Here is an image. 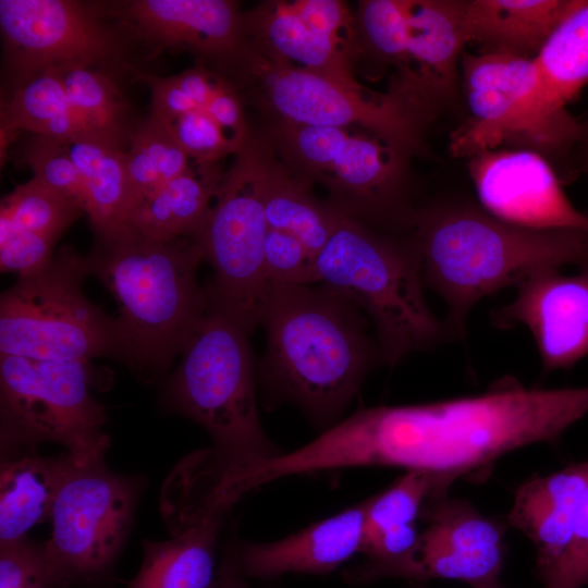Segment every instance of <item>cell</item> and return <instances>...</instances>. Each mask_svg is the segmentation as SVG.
<instances>
[{
    "label": "cell",
    "mask_w": 588,
    "mask_h": 588,
    "mask_svg": "<svg viewBox=\"0 0 588 588\" xmlns=\"http://www.w3.org/2000/svg\"><path fill=\"white\" fill-rule=\"evenodd\" d=\"M588 413V387L528 388L514 379L477 395L359 409L293 451L297 474L355 466L487 476L503 455L553 443Z\"/></svg>",
    "instance_id": "obj_1"
},
{
    "label": "cell",
    "mask_w": 588,
    "mask_h": 588,
    "mask_svg": "<svg viewBox=\"0 0 588 588\" xmlns=\"http://www.w3.org/2000/svg\"><path fill=\"white\" fill-rule=\"evenodd\" d=\"M411 238L425 286L445 302L449 341L466 335L475 305L547 270L588 267V233L504 222L481 207L448 200L413 212Z\"/></svg>",
    "instance_id": "obj_2"
},
{
    "label": "cell",
    "mask_w": 588,
    "mask_h": 588,
    "mask_svg": "<svg viewBox=\"0 0 588 588\" xmlns=\"http://www.w3.org/2000/svg\"><path fill=\"white\" fill-rule=\"evenodd\" d=\"M260 324L267 336L265 389L326 429L384 359L362 311L320 284L270 283Z\"/></svg>",
    "instance_id": "obj_3"
},
{
    "label": "cell",
    "mask_w": 588,
    "mask_h": 588,
    "mask_svg": "<svg viewBox=\"0 0 588 588\" xmlns=\"http://www.w3.org/2000/svg\"><path fill=\"white\" fill-rule=\"evenodd\" d=\"M87 259L90 275L118 306L119 360L144 381L159 380L209 311L207 291L197 281L200 245L188 236L150 238L125 225L95 236Z\"/></svg>",
    "instance_id": "obj_4"
},
{
    "label": "cell",
    "mask_w": 588,
    "mask_h": 588,
    "mask_svg": "<svg viewBox=\"0 0 588 588\" xmlns=\"http://www.w3.org/2000/svg\"><path fill=\"white\" fill-rule=\"evenodd\" d=\"M248 335L237 321L209 307L160 396L162 408L208 432L212 444L200 451L236 500L240 478L283 453L260 421Z\"/></svg>",
    "instance_id": "obj_5"
},
{
    "label": "cell",
    "mask_w": 588,
    "mask_h": 588,
    "mask_svg": "<svg viewBox=\"0 0 588 588\" xmlns=\"http://www.w3.org/2000/svg\"><path fill=\"white\" fill-rule=\"evenodd\" d=\"M313 283L369 318L387 365L449 341L444 321L424 296L420 260L409 235L379 233L343 216L315 259Z\"/></svg>",
    "instance_id": "obj_6"
},
{
    "label": "cell",
    "mask_w": 588,
    "mask_h": 588,
    "mask_svg": "<svg viewBox=\"0 0 588 588\" xmlns=\"http://www.w3.org/2000/svg\"><path fill=\"white\" fill-rule=\"evenodd\" d=\"M234 76L230 83L244 88L278 123L344 127L359 125L387 144L411 152L419 144L428 107L411 89L399 84L380 99H368L331 76L274 61L244 40L218 65Z\"/></svg>",
    "instance_id": "obj_7"
},
{
    "label": "cell",
    "mask_w": 588,
    "mask_h": 588,
    "mask_svg": "<svg viewBox=\"0 0 588 588\" xmlns=\"http://www.w3.org/2000/svg\"><path fill=\"white\" fill-rule=\"evenodd\" d=\"M87 255L63 245L41 268L19 275L0 296V355L37 360L119 359L114 318L83 292Z\"/></svg>",
    "instance_id": "obj_8"
},
{
    "label": "cell",
    "mask_w": 588,
    "mask_h": 588,
    "mask_svg": "<svg viewBox=\"0 0 588 588\" xmlns=\"http://www.w3.org/2000/svg\"><path fill=\"white\" fill-rule=\"evenodd\" d=\"M90 384L89 362L0 355L1 457L54 443L78 465L103 461L107 415Z\"/></svg>",
    "instance_id": "obj_9"
},
{
    "label": "cell",
    "mask_w": 588,
    "mask_h": 588,
    "mask_svg": "<svg viewBox=\"0 0 588 588\" xmlns=\"http://www.w3.org/2000/svg\"><path fill=\"white\" fill-rule=\"evenodd\" d=\"M144 478L118 474L105 461L65 476L51 511L44 559L53 588H108L132 528Z\"/></svg>",
    "instance_id": "obj_10"
},
{
    "label": "cell",
    "mask_w": 588,
    "mask_h": 588,
    "mask_svg": "<svg viewBox=\"0 0 588 588\" xmlns=\"http://www.w3.org/2000/svg\"><path fill=\"white\" fill-rule=\"evenodd\" d=\"M262 150L249 138L236 154L206 220L192 236L213 270L206 287L210 308L231 317L249 334L260 324L271 283L264 255Z\"/></svg>",
    "instance_id": "obj_11"
},
{
    "label": "cell",
    "mask_w": 588,
    "mask_h": 588,
    "mask_svg": "<svg viewBox=\"0 0 588 588\" xmlns=\"http://www.w3.org/2000/svg\"><path fill=\"white\" fill-rule=\"evenodd\" d=\"M273 138L294 175L326 185L332 204L346 217L407 223L402 161L406 152L378 137L344 127L278 123Z\"/></svg>",
    "instance_id": "obj_12"
},
{
    "label": "cell",
    "mask_w": 588,
    "mask_h": 588,
    "mask_svg": "<svg viewBox=\"0 0 588 588\" xmlns=\"http://www.w3.org/2000/svg\"><path fill=\"white\" fill-rule=\"evenodd\" d=\"M460 64L471 119L452 134V155L469 158L512 143L542 156L575 149L542 113L534 58L464 51Z\"/></svg>",
    "instance_id": "obj_13"
},
{
    "label": "cell",
    "mask_w": 588,
    "mask_h": 588,
    "mask_svg": "<svg viewBox=\"0 0 588 588\" xmlns=\"http://www.w3.org/2000/svg\"><path fill=\"white\" fill-rule=\"evenodd\" d=\"M103 2L0 0V29L12 84L48 69L85 65L119 74L125 32L109 25Z\"/></svg>",
    "instance_id": "obj_14"
},
{
    "label": "cell",
    "mask_w": 588,
    "mask_h": 588,
    "mask_svg": "<svg viewBox=\"0 0 588 588\" xmlns=\"http://www.w3.org/2000/svg\"><path fill=\"white\" fill-rule=\"evenodd\" d=\"M426 523L412 551L371 572L363 581L401 577L416 583L454 579L476 588L499 579L504 562L505 526L480 513L469 502L430 498L420 514Z\"/></svg>",
    "instance_id": "obj_15"
},
{
    "label": "cell",
    "mask_w": 588,
    "mask_h": 588,
    "mask_svg": "<svg viewBox=\"0 0 588 588\" xmlns=\"http://www.w3.org/2000/svg\"><path fill=\"white\" fill-rule=\"evenodd\" d=\"M477 197L491 216L523 228L588 233V213L575 208L550 162L524 148H494L468 158Z\"/></svg>",
    "instance_id": "obj_16"
},
{
    "label": "cell",
    "mask_w": 588,
    "mask_h": 588,
    "mask_svg": "<svg viewBox=\"0 0 588 588\" xmlns=\"http://www.w3.org/2000/svg\"><path fill=\"white\" fill-rule=\"evenodd\" d=\"M495 328H526L544 372L588 356V267L578 273L539 272L516 287L512 302L491 315Z\"/></svg>",
    "instance_id": "obj_17"
},
{
    "label": "cell",
    "mask_w": 588,
    "mask_h": 588,
    "mask_svg": "<svg viewBox=\"0 0 588 588\" xmlns=\"http://www.w3.org/2000/svg\"><path fill=\"white\" fill-rule=\"evenodd\" d=\"M106 14L148 48L188 51L215 64L243 41L238 3L229 0H124L103 2Z\"/></svg>",
    "instance_id": "obj_18"
},
{
    "label": "cell",
    "mask_w": 588,
    "mask_h": 588,
    "mask_svg": "<svg viewBox=\"0 0 588 588\" xmlns=\"http://www.w3.org/2000/svg\"><path fill=\"white\" fill-rule=\"evenodd\" d=\"M365 511L364 501L283 539L233 546L237 565L249 579L329 574L360 553Z\"/></svg>",
    "instance_id": "obj_19"
},
{
    "label": "cell",
    "mask_w": 588,
    "mask_h": 588,
    "mask_svg": "<svg viewBox=\"0 0 588 588\" xmlns=\"http://www.w3.org/2000/svg\"><path fill=\"white\" fill-rule=\"evenodd\" d=\"M83 209L35 177L1 199L0 269L19 275L45 266L54 246Z\"/></svg>",
    "instance_id": "obj_20"
},
{
    "label": "cell",
    "mask_w": 588,
    "mask_h": 588,
    "mask_svg": "<svg viewBox=\"0 0 588 588\" xmlns=\"http://www.w3.org/2000/svg\"><path fill=\"white\" fill-rule=\"evenodd\" d=\"M242 36L249 47L269 59L362 88L353 76V44L314 29L298 15L292 1L266 2L242 13Z\"/></svg>",
    "instance_id": "obj_21"
},
{
    "label": "cell",
    "mask_w": 588,
    "mask_h": 588,
    "mask_svg": "<svg viewBox=\"0 0 588 588\" xmlns=\"http://www.w3.org/2000/svg\"><path fill=\"white\" fill-rule=\"evenodd\" d=\"M464 7L460 0H412L401 78L414 65L411 85L428 106L455 90L466 46Z\"/></svg>",
    "instance_id": "obj_22"
},
{
    "label": "cell",
    "mask_w": 588,
    "mask_h": 588,
    "mask_svg": "<svg viewBox=\"0 0 588 588\" xmlns=\"http://www.w3.org/2000/svg\"><path fill=\"white\" fill-rule=\"evenodd\" d=\"M587 488L588 462H580L548 476L530 478L515 490L506 523L535 544L539 576L567 546Z\"/></svg>",
    "instance_id": "obj_23"
},
{
    "label": "cell",
    "mask_w": 588,
    "mask_h": 588,
    "mask_svg": "<svg viewBox=\"0 0 588 588\" xmlns=\"http://www.w3.org/2000/svg\"><path fill=\"white\" fill-rule=\"evenodd\" d=\"M576 0H467L466 45L477 53L535 58Z\"/></svg>",
    "instance_id": "obj_24"
},
{
    "label": "cell",
    "mask_w": 588,
    "mask_h": 588,
    "mask_svg": "<svg viewBox=\"0 0 588 588\" xmlns=\"http://www.w3.org/2000/svg\"><path fill=\"white\" fill-rule=\"evenodd\" d=\"M73 464L68 452L42 456L27 450L1 457L0 544L26 538L30 528L51 517L58 491Z\"/></svg>",
    "instance_id": "obj_25"
},
{
    "label": "cell",
    "mask_w": 588,
    "mask_h": 588,
    "mask_svg": "<svg viewBox=\"0 0 588 588\" xmlns=\"http://www.w3.org/2000/svg\"><path fill=\"white\" fill-rule=\"evenodd\" d=\"M534 59L543 115L578 138L579 122L565 106L588 84V0H576Z\"/></svg>",
    "instance_id": "obj_26"
},
{
    "label": "cell",
    "mask_w": 588,
    "mask_h": 588,
    "mask_svg": "<svg viewBox=\"0 0 588 588\" xmlns=\"http://www.w3.org/2000/svg\"><path fill=\"white\" fill-rule=\"evenodd\" d=\"M223 174L216 163L192 162L182 175L138 200L126 225L159 241L194 236L211 209Z\"/></svg>",
    "instance_id": "obj_27"
},
{
    "label": "cell",
    "mask_w": 588,
    "mask_h": 588,
    "mask_svg": "<svg viewBox=\"0 0 588 588\" xmlns=\"http://www.w3.org/2000/svg\"><path fill=\"white\" fill-rule=\"evenodd\" d=\"M226 515L173 534L163 541L143 540V561L127 588H210L219 563L217 548Z\"/></svg>",
    "instance_id": "obj_28"
},
{
    "label": "cell",
    "mask_w": 588,
    "mask_h": 588,
    "mask_svg": "<svg viewBox=\"0 0 588 588\" xmlns=\"http://www.w3.org/2000/svg\"><path fill=\"white\" fill-rule=\"evenodd\" d=\"M63 144L83 177L85 213L95 236L117 233L126 225L133 203L124 144L103 136L70 138Z\"/></svg>",
    "instance_id": "obj_29"
},
{
    "label": "cell",
    "mask_w": 588,
    "mask_h": 588,
    "mask_svg": "<svg viewBox=\"0 0 588 588\" xmlns=\"http://www.w3.org/2000/svg\"><path fill=\"white\" fill-rule=\"evenodd\" d=\"M1 130L63 140L85 136L112 138L71 101L52 70H42L12 84V91L1 106Z\"/></svg>",
    "instance_id": "obj_30"
},
{
    "label": "cell",
    "mask_w": 588,
    "mask_h": 588,
    "mask_svg": "<svg viewBox=\"0 0 588 588\" xmlns=\"http://www.w3.org/2000/svg\"><path fill=\"white\" fill-rule=\"evenodd\" d=\"M262 195L267 229L296 237L316 259L342 217L318 201L309 183L275 162L262 150Z\"/></svg>",
    "instance_id": "obj_31"
},
{
    "label": "cell",
    "mask_w": 588,
    "mask_h": 588,
    "mask_svg": "<svg viewBox=\"0 0 588 588\" xmlns=\"http://www.w3.org/2000/svg\"><path fill=\"white\" fill-rule=\"evenodd\" d=\"M189 160L161 121L150 114L134 123L126 149L132 207L163 184L182 175L191 167Z\"/></svg>",
    "instance_id": "obj_32"
},
{
    "label": "cell",
    "mask_w": 588,
    "mask_h": 588,
    "mask_svg": "<svg viewBox=\"0 0 588 588\" xmlns=\"http://www.w3.org/2000/svg\"><path fill=\"white\" fill-rule=\"evenodd\" d=\"M52 70L71 101L106 135L127 144L134 123L126 121L128 106L119 88L118 73L70 65Z\"/></svg>",
    "instance_id": "obj_33"
},
{
    "label": "cell",
    "mask_w": 588,
    "mask_h": 588,
    "mask_svg": "<svg viewBox=\"0 0 588 588\" xmlns=\"http://www.w3.org/2000/svg\"><path fill=\"white\" fill-rule=\"evenodd\" d=\"M449 478L425 470H407L383 492L365 501V534L414 526L426 502L446 494Z\"/></svg>",
    "instance_id": "obj_34"
},
{
    "label": "cell",
    "mask_w": 588,
    "mask_h": 588,
    "mask_svg": "<svg viewBox=\"0 0 588 588\" xmlns=\"http://www.w3.org/2000/svg\"><path fill=\"white\" fill-rule=\"evenodd\" d=\"M412 0H366L358 4L357 30L379 59L404 65L407 16Z\"/></svg>",
    "instance_id": "obj_35"
},
{
    "label": "cell",
    "mask_w": 588,
    "mask_h": 588,
    "mask_svg": "<svg viewBox=\"0 0 588 588\" xmlns=\"http://www.w3.org/2000/svg\"><path fill=\"white\" fill-rule=\"evenodd\" d=\"M21 154L33 171V177L72 198L85 213L87 195L84 181L62 139L32 134L22 146Z\"/></svg>",
    "instance_id": "obj_36"
},
{
    "label": "cell",
    "mask_w": 588,
    "mask_h": 588,
    "mask_svg": "<svg viewBox=\"0 0 588 588\" xmlns=\"http://www.w3.org/2000/svg\"><path fill=\"white\" fill-rule=\"evenodd\" d=\"M163 124L193 162L216 163L243 148L203 108Z\"/></svg>",
    "instance_id": "obj_37"
},
{
    "label": "cell",
    "mask_w": 588,
    "mask_h": 588,
    "mask_svg": "<svg viewBox=\"0 0 588 588\" xmlns=\"http://www.w3.org/2000/svg\"><path fill=\"white\" fill-rule=\"evenodd\" d=\"M539 578L543 588H583L588 585V488L577 510L567 546Z\"/></svg>",
    "instance_id": "obj_38"
},
{
    "label": "cell",
    "mask_w": 588,
    "mask_h": 588,
    "mask_svg": "<svg viewBox=\"0 0 588 588\" xmlns=\"http://www.w3.org/2000/svg\"><path fill=\"white\" fill-rule=\"evenodd\" d=\"M264 255L270 282L313 284L315 259L296 237L267 229Z\"/></svg>",
    "instance_id": "obj_39"
},
{
    "label": "cell",
    "mask_w": 588,
    "mask_h": 588,
    "mask_svg": "<svg viewBox=\"0 0 588 588\" xmlns=\"http://www.w3.org/2000/svg\"><path fill=\"white\" fill-rule=\"evenodd\" d=\"M0 588H53L44 559V542L27 537L0 544Z\"/></svg>",
    "instance_id": "obj_40"
},
{
    "label": "cell",
    "mask_w": 588,
    "mask_h": 588,
    "mask_svg": "<svg viewBox=\"0 0 588 588\" xmlns=\"http://www.w3.org/2000/svg\"><path fill=\"white\" fill-rule=\"evenodd\" d=\"M128 71L137 81L146 84L151 96L150 114L167 123L185 112L200 108L186 96L173 82L171 76H156L130 65Z\"/></svg>",
    "instance_id": "obj_41"
},
{
    "label": "cell",
    "mask_w": 588,
    "mask_h": 588,
    "mask_svg": "<svg viewBox=\"0 0 588 588\" xmlns=\"http://www.w3.org/2000/svg\"><path fill=\"white\" fill-rule=\"evenodd\" d=\"M204 109L241 146L249 140L241 96L224 76Z\"/></svg>",
    "instance_id": "obj_42"
},
{
    "label": "cell",
    "mask_w": 588,
    "mask_h": 588,
    "mask_svg": "<svg viewBox=\"0 0 588 588\" xmlns=\"http://www.w3.org/2000/svg\"><path fill=\"white\" fill-rule=\"evenodd\" d=\"M171 78L186 96L204 109L220 81V74L198 65L172 75Z\"/></svg>",
    "instance_id": "obj_43"
},
{
    "label": "cell",
    "mask_w": 588,
    "mask_h": 588,
    "mask_svg": "<svg viewBox=\"0 0 588 588\" xmlns=\"http://www.w3.org/2000/svg\"><path fill=\"white\" fill-rule=\"evenodd\" d=\"M210 588H254L249 578L242 573L237 565L233 546L229 547L222 555Z\"/></svg>",
    "instance_id": "obj_44"
},
{
    "label": "cell",
    "mask_w": 588,
    "mask_h": 588,
    "mask_svg": "<svg viewBox=\"0 0 588 588\" xmlns=\"http://www.w3.org/2000/svg\"><path fill=\"white\" fill-rule=\"evenodd\" d=\"M576 157L588 155V112L583 122H579V134L576 149Z\"/></svg>",
    "instance_id": "obj_45"
},
{
    "label": "cell",
    "mask_w": 588,
    "mask_h": 588,
    "mask_svg": "<svg viewBox=\"0 0 588 588\" xmlns=\"http://www.w3.org/2000/svg\"><path fill=\"white\" fill-rule=\"evenodd\" d=\"M576 160H577L579 170H581V172H584L588 176V155L578 157Z\"/></svg>",
    "instance_id": "obj_46"
},
{
    "label": "cell",
    "mask_w": 588,
    "mask_h": 588,
    "mask_svg": "<svg viewBox=\"0 0 588 588\" xmlns=\"http://www.w3.org/2000/svg\"><path fill=\"white\" fill-rule=\"evenodd\" d=\"M476 588H504V587L500 584L499 579H495V580L482 584Z\"/></svg>",
    "instance_id": "obj_47"
}]
</instances>
